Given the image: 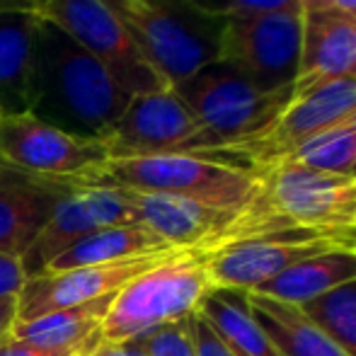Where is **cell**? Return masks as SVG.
<instances>
[{"instance_id": "cell-19", "label": "cell", "mask_w": 356, "mask_h": 356, "mask_svg": "<svg viewBox=\"0 0 356 356\" xmlns=\"http://www.w3.org/2000/svg\"><path fill=\"white\" fill-rule=\"evenodd\" d=\"M39 17L34 13H0V114L17 117L29 112L34 37Z\"/></svg>"}, {"instance_id": "cell-27", "label": "cell", "mask_w": 356, "mask_h": 356, "mask_svg": "<svg viewBox=\"0 0 356 356\" xmlns=\"http://www.w3.org/2000/svg\"><path fill=\"white\" fill-rule=\"evenodd\" d=\"M197 8L213 17H238V15H252V13H269V10H291L300 13L298 0H194Z\"/></svg>"}, {"instance_id": "cell-29", "label": "cell", "mask_w": 356, "mask_h": 356, "mask_svg": "<svg viewBox=\"0 0 356 356\" xmlns=\"http://www.w3.org/2000/svg\"><path fill=\"white\" fill-rule=\"evenodd\" d=\"M194 342H197V356H235L199 313H194Z\"/></svg>"}, {"instance_id": "cell-24", "label": "cell", "mask_w": 356, "mask_h": 356, "mask_svg": "<svg viewBox=\"0 0 356 356\" xmlns=\"http://www.w3.org/2000/svg\"><path fill=\"white\" fill-rule=\"evenodd\" d=\"M279 163L298 165V168L330 175H352L356 165V131L347 119L339 127H332L300 143Z\"/></svg>"}, {"instance_id": "cell-13", "label": "cell", "mask_w": 356, "mask_h": 356, "mask_svg": "<svg viewBox=\"0 0 356 356\" xmlns=\"http://www.w3.org/2000/svg\"><path fill=\"white\" fill-rule=\"evenodd\" d=\"M138 223L131 192L114 184H75L56 204L51 218L24 252L22 269L29 277L42 274L61 252L88 235L112 225Z\"/></svg>"}, {"instance_id": "cell-12", "label": "cell", "mask_w": 356, "mask_h": 356, "mask_svg": "<svg viewBox=\"0 0 356 356\" xmlns=\"http://www.w3.org/2000/svg\"><path fill=\"white\" fill-rule=\"evenodd\" d=\"M202 127L172 88L134 95L102 138L109 160L202 153Z\"/></svg>"}, {"instance_id": "cell-10", "label": "cell", "mask_w": 356, "mask_h": 356, "mask_svg": "<svg viewBox=\"0 0 356 356\" xmlns=\"http://www.w3.org/2000/svg\"><path fill=\"white\" fill-rule=\"evenodd\" d=\"M354 112L356 80L344 78L334 80V83H325L300 95H293V99L284 109L282 117L274 122V127L259 134L257 138L209 155H218V158H225L235 165L262 172V170L277 165L279 160L286 158L291 150L298 148L308 138L344 124Z\"/></svg>"}, {"instance_id": "cell-33", "label": "cell", "mask_w": 356, "mask_h": 356, "mask_svg": "<svg viewBox=\"0 0 356 356\" xmlns=\"http://www.w3.org/2000/svg\"><path fill=\"white\" fill-rule=\"evenodd\" d=\"M39 0H0V13L3 10H19V13H34L37 15Z\"/></svg>"}, {"instance_id": "cell-2", "label": "cell", "mask_w": 356, "mask_h": 356, "mask_svg": "<svg viewBox=\"0 0 356 356\" xmlns=\"http://www.w3.org/2000/svg\"><path fill=\"white\" fill-rule=\"evenodd\" d=\"M202 127V153L235 148L274 127L289 102L293 85L262 92L245 73L225 61H213L172 85Z\"/></svg>"}, {"instance_id": "cell-21", "label": "cell", "mask_w": 356, "mask_h": 356, "mask_svg": "<svg viewBox=\"0 0 356 356\" xmlns=\"http://www.w3.org/2000/svg\"><path fill=\"white\" fill-rule=\"evenodd\" d=\"M250 308L282 356H347L298 305L250 293Z\"/></svg>"}, {"instance_id": "cell-37", "label": "cell", "mask_w": 356, "mask_h": 356, "mask_svg": "<svg viewBox=\"0 0 356 356\" xmlns=\"http://www.w3.org/2000/svg\"><path fill=\"white\" fill-rule=\"evenodd\" d=\"M354 250H356V228H354Z\"/></svg>"}, {"instance_id": "cell-32", "label": "cell", "mask_w": 356, "mask_h": 356, "mask_svg": "<svg viewBox=\"0 0 356 356\" xmlns=\"http://www.w3.org/2000/svg\"><path fill=\"white\" fill-rule=\"evenodd\" d=\"M19 310H17V296H5L0 298V339L13 330V325L17 323Z\"/></svg>"}, {"instance_id": "cell-1", "label": "cell", "mask_w": 356, "mask_h": 356, "mask_svg": "<svg viewBox=\"0 0 356 356\" xmlns=\"http://www.w3.org/2000/svg\"><path fill=\"white\" fill-rule=\"evenodd\" d=\"M131 97L104 63L39 17L27 114L73 136L102 141Z\"/></svg>"}, {"instance_id": "cell-36", "label": "cell", "mask_w": 356, "mask_h": 356, "mask_svg": "<svg viewBox=\"0 0 356 356\" xmlns=\"http://www.w3.org/2000/svg\"><path fill=\"white\" fill-rule=\"evenodd\" d=\"M349 78L356 80V34H354V61H352V73H349Z\"/></svg>"}, {"instance_id": "cell-31", "label": "cell", "mask_w": 356, "mask_h": 356, "mask_svg": "<svg viewBox=\"0 0 356 356\" xmlns=\"http://www.w3.org/2000/svg\"><path fill=\"white\" fill-rule=\"evenodd\" d=\"M0 356H73V354L37 347V344H29V342H24V339L13 337V334L8 332L0 339Z\"/></svg>"}, {"instance_id": "cell-4", "label": "cell", "mask_w": 356, "mask_h": 356, "mask_svg": "<svg viewBox=\"0 0 356 356\" xmlns=\"http://www.w3.org/2000/svg\"><path fill=\"white\" fill-rule=\"evenodd\" d=\"M211 254L213 248H179L129 282L109 305L102 339L124 342L199 313L204 298L216 289L209 274Z\"/></svg>"}, {"instance_id": "cell-9", "label": "cell", "mask_w": 356, "mask_h": 356, "mask_svg": "<svg viewBox=\"0 0 356 356\" xmlns=\"http://www.w3.org/2000/svg\"><path fill=\"white\" fill-rule=\"evenodd\" d=\"M334 248H354V230L291 228L250 235L213 250L209 274L216 289L252 291L289 267Z\"/></svg>"}, {"instance_id": "cell-5", "label": "cell", "mask_w": 356, "mask_h": 356, "mask_svg": "<svg viewBox=\"0 0 356 356\" xmlns=\"http://www.w3.org/2000/svg\"><path fill=\"white\" fill-rule=\"evenodd\" d=\"M248 216L259 233L354 230L356 177L277 163L259 172V189L248 204Z\"/></svg>"}, {"instance_id": "cell-3", "label": "cell", "mask_w": 356, "mask_h": 356, "mask_svg": "<svg viewBox=\"0 0 356 356\" xmlns=\"http://www.w3.org/2000/svg\"><path fill=\"white\" fill-rule=\"evenodd\" d=\"M127 27L148 63L172 88L218 61L225 19L194 0H104Z\"/></svg>"}, {"instance_id": "cell-20", "label": "cell", "mask_w": 356, "mask_h": 356, "mask_svg": "<svg viewBox=\"0 0 356 356\" xmlns=\"http://www.w3.org/2000/svg\"><path fill=\"white\" fill-rule=\"evenodd\" d=\"M356 279V250L354 248H334L327 252L313 254L289 267L279 277L259 284L250 293L267 296V298L282 300L291 305H305L318 296L337 289V286Z\"/></svg>"}, {"instance_id": "cell-34", "label": "cell", "mask_w": 356, "mask_h": 356, "mask_svg": "<svg viewBox=\"0 0 356 356\" xmlns=\"http://www.w3.org/2000/svg\"><path fill=\"white\" fill-rule=\"evenodd\" d=\"M300 13H320L332 8V0H298Z\"/></svg>"}, {"instance_id": "cell-22", "label": "cell", "mask_w": 356, "mask_h": 356, "mask_svg": "<svg viewBox=\"0 0 356 356\" xmlns=\"http://www.w3.org/2000/svg\"><path fill=\"white\" fill-rule=\"evenodd\" d=\"M199 315L235 356H282L254 320L248 291L213 289L204 298Z\"/></svg>"}, {"instance_id": "cell-26", "label": "cell", "mask_w": 356, "mask_h": 356, "mask_svg": "<svg viewBox=\"0 0 356 356\" xmlns=\"http://www.w3.org/2000/svg\"><path fill=\"white\" fill-rule=\"evenodd\" d=\"M148 356H197L194 342V315L160 325L143 334Z\"/></svg>"}, {"instance_id": "cell-17", "label": "cell", "mask_w": 356, "mask_h": 356, "mask_svg": "<svg viewBox=\"0 0 356 356\" xmlns=\"http://www.w3.org/2000/svg\"><path fill=\"white\" fill-rule=\"evenodd\" d=\"M356 17L339 10L303 13L300 63L293 83V95L325 83L344 80L352 73Z\"/></svg>"}, {"instance_id": "cell-6", "label": "cell", "mask_w": 356, "mask_h": 356, "mask_svg": "<svg viewBox=\"0 0 356 356\" xmlns=\"http://www.w3.org/2000/svg\"><path fill=\"white\" fill-rule=\"evenodd\" d=\"M92 184H114L134 192L172 194L223 209H245L259 189L257 170L218 155L172 153L153 158L107 160Z\"/></svg>"}, {"instance_id": "cell-30", "label": "cell", "mask_w": 356, "mask_h": 356, "mask_svg": "<svg viewBox=\"0 0 356 356\" xmlns=\"http://www.w3.org/2000/svg\"><path fill=\"white\" fill-rule=\"evenodd\" d=\"M88 356H148V347H145L143 334L134 339H124V342H107V339H102Z\"/></svg>"}, {"instance_id": "cell-18", "label": "cell", "mask_w": 356, "mask_h": 356, "mask_svg": "<svg viewBox=\"0 0 356 356\" xmlns=\"http://www.w3.org/2000/svg\"><path fill=\"white\" fill-rule=\"evenodd\" d=\"M112 300L114 296H109V298H99L92 303L51 310L34 320H17L10 334L29 344H37V347L54 349V352L88 356L102 342L104 318H107Z\"/></svg>"}, {"instance_id": "cell-11", "label": "cell", "mask_w": 356, "mask_h": 356, "mask_svg": "<svg viewBox=\"0 0 356 356\" xmlns=\"http://www.w3.org/2000/svg\"><path fill=\"white\" fill-rule=\"evenodd\" d=\"M0 160L42 177L92 184L109 153L102 141H88L32 114H17L0 122Z\"/></svg>"}, {"instance_id": "cell-15", "label": "cell", "mask_w": 356, "mask_h": 356, "mask_svg": "<svg viewBox=\"0 0 356 356\" xmlns=\"http://www.w3.org/2000/svg\"><path fill=\"white\" fill-rule=\"evenodd\" d=\"M131 192L138 223L172 248H223L240 235L245 209H223L194 199L155 192Z\"/></svg>"}, {"instance_id": "cell-35", "label": "cell", "mask_w": 356, "mask_h": 356, "mask_svg": "<svg viewBox=\"0 0 356 356\" xmlns=\"http://www.w3.org/2000/svg\"><path fill=\"white\" fill-rule=\"evenodd\" d=\"M332 8L339 10L344 15H352L356 17V0H332Z\"/></svg>"}, {"instance_id": "cell-8", "label": "cell", "mask_w": 356, "mask_h": 356, "mask_svg": "<svg viewBox=\"0 0 356 356\" xmlns=\"http://www.w3.org/2000/svg\"><path fill=\"white\" fill-rule=\"evenodd\" d=\"M303 13L269 10L225 19L218 58L245 73L262 92L291 88L298 75Z\"/></svg>"}, {"instance_id": "cell-23", "label": "cell", "mask_w": 356, "mask_h": 356, "mask_svg": "<svg viewBox=\"0 0 356 356\" xmlns=\"http://www.w3.org/2000/svg\"><path fill=\"white\" fill-rule=\"evenodd\" d=\"M163 238L145 228L143 223H127L102 228L88 238L78 240L75 245L61 252L44 272H63V269L88 267V264H104L117 262V259L136 257L145 252H158V250H170Z\"/></svg>"}, {"instance_id": "cell-14", "label": "cell", "mask_w": 356, "mask_h": 356, "mask_svg": "<svg viewBox=\"0 0 356 356\" xmlns=\"http://www.w3.org/2000/svg\"><path fill=\"white\" fill-rule=\"evenodd\" d=\"M175 250L179 248L136 254V257L117 259V262L88 264V267L42 272L37 277H29L17 296V320H34L44 313H51V310L73 308V305L117 296L129 282H134L150 267L168 259Z\"/></svg>"}, {"instance_id": "cell-28", "label": "cell", "mask_w": 356, "mask_h": 356, "mask_svg": "<svg viewBox=\"0 0 356 356\" xmlns=\"http://www.w3.org/2000/svg\"><path fill=\"white\" fill-rule=\"evenodd\" d=\"M24 282H27V274L22 269V259L0 252V298L19 296Z\"/></svg>"}, {"instance_id": "cell-38", "label": "cell", "mask_w": 356, "mask_h": 356, "mask_svg": "<svg viewBox=\"0 0 356 356\" xmlns=\"http://www.w3.org/2000/svg\"><path fill=\"white\" fill-rule=\"evenodd\" d=\"M0 122H3V114H0Z\"/></svg>"}, {"instance_id": "cell-16", "label": "cell", "mask_w": 356, "mask_h": 356, "mask_svg": "<svg viewBox=\"0 0 356 356\" xmlns=\"http://www.w3.org/2000/svg\"><path fill=\"white\" fill-rule=\"evenodd\" d=\"M75 184L80 182L42 177L0 160V252L22 259Z\"/></svg>"}, {"instance_id": "cell-7", "label": "cell", "mask_w": 356, "mask_h": 356, "mask_svg": "<svg viewBox=\"0 0 356 356\" xmlns=\"http://www.w3.org/2000/svg\"><path fill=\"white\" fill-rule=\"evenodd\" d=\"M37 17L63 29L131 95L170 88L104 0H39Z\"/></svg>"}, {"instance_id": "cell-25", "label": "cell", "mask_w": 356, "mask_h": 356, "mask_svg": "<svg viewBox=\"0 0 356 356\" xmlns=\"http://www.w3.org/2000/svg\"><path fill=\"white\" fill-rule=\"evenodd\" d=\"M300 310L344 354L356 356V279L300 305Z\"/></svg>"}]
</instances>
